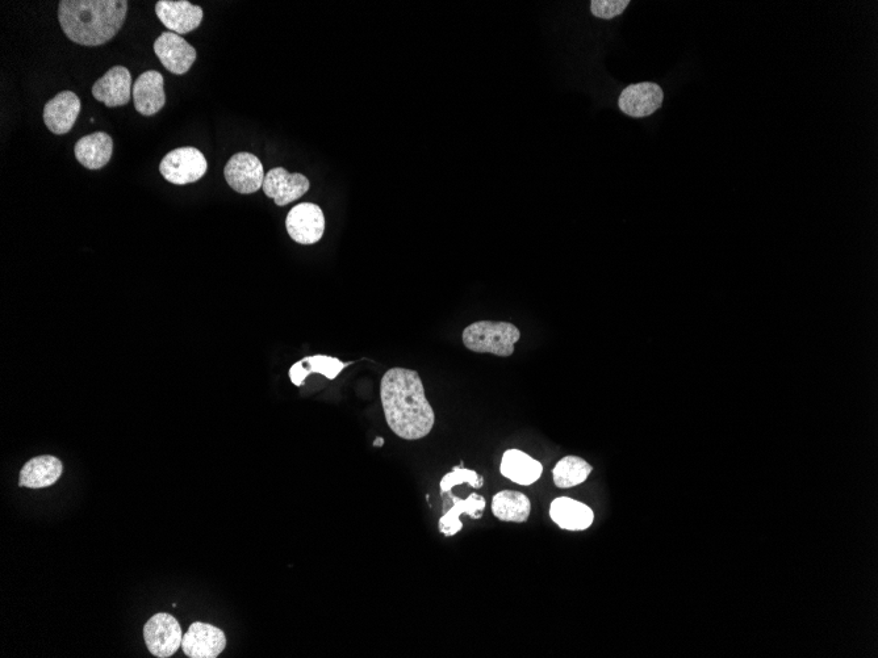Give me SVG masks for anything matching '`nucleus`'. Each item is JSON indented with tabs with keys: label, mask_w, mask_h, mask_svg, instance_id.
Wrapping results in <instances>:
<instances>
[{
	"label": "nucleus",
	"mask_w": 878,
	"mask_h": 658,
	"mask_svg": "<svg viewBox=\"0 0 878 658\" xmlns=\"http://www.w3.org/2000/svg\"><path fill=\"white\" fill-rule=\"evenodd\" d=\"M380 398L390 429L405 440H418L432 433L436 414L425 395L418 372L391 368L380 383Z\"/></svg>",
	"instance_id": "nucleus-1"
},
{
	"label": "nucleus",
	"mask_w": 878,
	"mask_h": 658,
	"mask_svg": "<svg viewBox=\"0 0 878 658\" xmlns=\"http://www.w3.org/2000/svg\"><path fill=\"white\" fill-rule=\"evenodd\" d=\"M125 0H62L58 22L75 44L100 46L114 39L127 18Z\"/></svg>",
	"instance_id": "nucleus-2"
},
{
	"label": "nucleus",
	"mask_w": 878,
	"mask_h": 658,
	"mask_svg": "<svg viewBox=\"0 0 878 658\" xmlns=\"http://www.w3.org/2000/svg\"><path fill=\"white\" fill-rule=\"evenodd\" d=\"M521 338L516 325L504 321H478L463 330L462 341L467 350L476 354H492L508 358Z\"/></svg>",
	"instance_id": "nucleus-3"
},
{
	"label": "nucleus",
	"mask_w": 878,
	"mask_h": 658,
	"mask_svg": "<svg viewBox=\"0 0 878 658\" xmlns=\"http://www.w3.org/2000/svg\"><path fill=\"white\" fill-rule=\"evenodd\" d=\"M208 162L204 154L195 148H179L165 155L160 171L169 183L185 186L198 182L206 175Z\"/></svg>",
	"instance_id": "nucleus-4"
},
{
	"label": "nucleus",
	"mask_w": 878,
	"mask_h": 658,
	"mask_svg": "<svg viewBox=\"0 0 878 658\" xmlns=\"http://www.w3.org/2000/svg\"><path fill=\"white\" fill-rule=\"evenodd\" d=\"M146 647L153 656L167 658L182 647L181 624L173 615L160 613L152 616L144 627Z\"/></svg>",
	"instance_id": "nucleus-5"
},
{
	"label": "nucleus",
	"mask_w": 878,
	"mask_h": 658,
	"mask_svg": "<svg viewBox=\"0 0 878 658\" xmlns=\"http://www.w3.org/2000/svg\"><path fill=\"white\" fill-rule=\"evenodd\" d=\"M286 228L292 240L300 245H315L325 232L323 209L312 203L296 205L288 213Z\"/></svg>",
	"instance_id": "nucleus-6"
},
{
	"label": "nucleus",
	"mask_w": 878,
	"mask_h": 658,
	"mask_svg": "<svg viewBox=\"0 0 878 658\" xmlns=\"http://www.w3.org/2000/svg\"><path fill=\"white\" fill-rule=\"evenodd\" d=\"M224 175L229 186L242 195L261 190L266 178L261 161L250 153L234 154L225 166Z\"/></svg>",
	"instance_id": "nucleus-7"
},
{
	"label": "nucleus",
	"mask_w": 878,
	"mask_h": 658,
	"mask_svg": "<svg viewBox=\"0 0 878 658\" xmlns=\"http://www.w3.org/2000/svg\"><path fill=\"white\" fill-rule=\"evenodd\" d=\"M227 647V636L212 624L196 622L183 635L182 649L190 658H216Z\"/></svg>",
	"instance_id": "nucleus-8"
},
{
	"label": "nucleus",
	"mask_w": 878,
	"mask_h": 658,
	"mask_svg": "<svg viewBox=\"0 0 878 658\" xmlns=\"http://www.w3.org/2000/svg\"><path fill=\"white\" fill-rule=\"evenodd\" d=\"M153 49L163 67L175 75H183L190 71L198 57L194 46L173 32L162 33L154 43Z\"/></svg>",
	"instance_id": "nucleus-9"
},
{
	"label": "nucleus",
	"mask_w": 878,
	"mask_h": 658,
	"mask_svg": "<svg viewBox=\"0 0 878 658\" xmlns=\"http://www.w3.org/2000/svg\"><path fill=\"white\" fill-rule=\"evenodd\" d=\"M309 187H311V183H309L307 176L291 174L283 167H277L266 174L262 190L267 198L274 199L278 207H286V205L303 198L309 191Z\"/></svg>",
	"instance_id": "nucleus-10"
},
{
	"label": "nucleus",
	"mask_w": 878,
	"mask_h": 658,
	"mask_svg": "<svg viewBox=\"0 0 878 658\" xmlns=\"http://www.w3.org/2000/svg\"><path fill=\"white\" fill-rule=\"evenodd\" d=\"M156 14L161 23L177 35L195 31L203 22V8L187 0H160L156 4Z\"/></svg>",
	"instance_id": "nucleus-11"
},
{
	"label": "nucleus",
	"mask_w": 878,
	"mask_h": 658,
	"mask_svg": "<svg viewBox=\"0 0 878 658\" xmlns=\"http://www.w3.org/2000/svg\"><path fill=\"white\" fill-rule=\"evenodd\" d=\"M132 75L127 67L115 66L93 86V96L108 108L127 106L132 98Z\"/></svg>",
	"instance_id": "nucleus-12"
},
{
	"label": "nucleus",
	"mask_w": 878,
	"mask_h": 658,
	"mask_svg": "<svg viewBox=\"0 0 878 658\" xmlns=\"http://www.w3.org/2000/svg\"><path fill=\"white\" fill-rule=\"evenodd\" d=\"M664 94L656 83L642 82L631 85L622 91L618 107L631 117H647L662 107Z\"/></svg>",
	"instance_id": "nucleus-13"
},
{
	"label": "nucleus",
	"mask_w": 878,
	"mask_h": 658,
	"mask_svg": "<svg viewBox=\"0 0 878 658\" xmlns=\"http://www.w3.org/2000/svg\"><path fill=\"white\" fill-rule=\"evenodd\" d=\"M81 110L78 96L71 91H62L45 104L44 123L50 132L62 136L73 129Z\"/></svg>",
	"instance_id": "nucleus-14"
},
{
	"label": "nucleus",
	"mask_w": 878,
	"mask_h": 658,
	"mask_svg": "<svg viewBox=\"0 0 878 658\" xmlns=\"http://www.w3.org/2000/svg\"><path fill=\"white\" fill-rule=\"evenodd\" d=\"M136 111L144 116H153L160 112L166 104L163 77L156 70L141 74L132 90Z\"/></svg>",
	"instance_id": "nucleus-15"
},
{
	"label": "nucleus",
	"mask_w": 878,
	"mask_h": 658,
	"mask_svg": "<svg viewBox=\"0 0 878 658\" xmlns=\"http://www.w3.org/2000/svg\"><path fill=\"white\" fill-rule=\"evenodd\" d=\"M114 140L110 134L98 132L82 137L74 146L77 161L89 170L103 169L111 161Z\"/></svg>",
	"instance_id": "nucleus-16"
},
{
	"label": "nucleus",
	"mask_w": 878,
	"mask_h": 658,
	"mask_svg": "<svg viewBox=\"0 0 878 658\" xmlns=\"http://www.w3.org/2000/svg\"><path fill=\"white\" fill-rule=\"evenodd\" d=\"M550 517L562 530L567 531L587 530L595 521L591 507L568 497L555 498L551 502Z\"/></svg>",
	"instance_id": "nucleus-17"
},
{
	"label": "nucleus",
	"mask_w": 878,
	"mask_h": 658,
	"mask_svg": "<svg viewBox=\"0 0 878 658\" xmlns=\"http://www.w3.org/2000/svg\"><path fill=\"white\" fill-rule=\"evenodd\" d=\"M64 472L61 460L54 456L44 455L29 460L20 472V486L29 489L48 488L60 480Z\"/></svg>",
	"instance_id": "nucleus-18"
},
{
	"label": "nucleus",
	"mask_w": 878,
	"mask_h": 658,
	"mask_svg": "<svg viewBox=\"0 0 878 658\" xmlns=\"http://www.w3.org/2000/svg\"><path fill=\"white\" fill-rule=\"evenodd\" d=\"M500 472L513 483L529 486L541 479L543 465L525 452L508 450L501 459Z\"/></svg>",
	"instance_id": "nucleus-19"
},
{
	"label": "nucleus",
	"mask_w": 878,
	"mask_h": 658,
	"mask_svg": "<svg viewBox=\"0 0 878 658\" xmlns=\"http://www.w3.org/2000/svg\"><path fill=\"white\" fill-rule=\"evenodd\" d=\"M349 366L333 356L315 355L299 360L290 368V380L296 387H303L305 380L312 373H319L328 380L337 379L338 375Z\"/></svg>",
	"instance_id": "nucleus-20"
},
{
	"label": "nucleus",
	"mask_w": 878,
	"mask_h": 658,
	"mask_svg": "<svg viewBox=\"0 0 878 658\" xmlns=\"http://www.w3.org/2000/svg\"><path fill=\"white\" fill-rule=\"evenodd\" d=\"M451 496V492H450ZM451 500L454 502V506L451 507L449 511L441 519H439V531L442 532L445 536H454L457 535L459 531L463 528V523L461 521V515L467 514L474 519L482 518L484 510H486V498L479 496V494H471L467 500H461V498L451 496Z\"/></svg>",
	"instance_id": "nucleus-21"
},
{
	"label": "nucleus",
	"mask_w": 878,
	"mask_h": 658,
	"mask_svg": "<svg viewBox=\"0 0 878 658\" xmlns=\"http://www.w3.org/2000/svg\"><path fill=\"white\" fill-rule=\"evenodd\" d=\"M492 513L501 522L525 523L532 513V504L524 493L503 490L493 497Z\"/></svg>",
	"instance_id": "nucleus-22"
},
{
	"label": "nucleus",
	"mask_w": 878,
	"mask_h": 658,
	"mask_svg": "<svg viewBox=\"0 0 878 658\" xmlns=\"http://www.w3.org/2000/svg\"><path fill=\"white\" fill-rule=\"evenodd\" d=\"M592 465L579 456H566L553 469L554 483L560 489H570L587 481Z\"/></svg>",
	"instance_id": "nucleus-23"
},
{
	"label": "nucleus",
	"mask_w": 878,
	"mask_h": 658,
	"mask_svg": "<svg viewBox=\"0 0 878 658\" xmlns=\"http://www.w3.org/2000/svg\"><path fill=\"white\" fill-rule=\"evenodd\" d=\"M462 484H468L471 485L472 488L479 489L482 488L484 480L483 477H480L478 473L472 471V469L455 467L453 472L447 473V475L443 476L439 488H441V493L445 494L450 493L454 486Z\"/></svg>",
	"instance_id": "nucleus-24"
},
{
	"label": "nucleus",
	"mask_w": 878,
	"mask_h": 658,
	"mask_svg": "<svg viewBox=\"0 0 878 658\" xmlns=\"http://www.w3.org/2000/svg\"><path fill=\"white\" fill-rule=\"evenodd\" d=\"M629 4V0H593L591 11L596 18L609 20L624 14Z\"/></svg>",
	"instance_id": "nucleus-25"
},
{
	"label": "nucleus",
	"mask_w": 878,
	"mask_h": 658,
	"mask_svg": "<svg viewBox=\"0 0 878 658\" xmlns=\"http://www.w3.org/2000/svg\"><path fill=\"white\" fill-rule=\"evenodd\" d=\"M374 446L375 447H383L384 446V439L383 438L375 439Z\"/></svg>",
	"instance_id": "nucleus-26"
}]
</instances>
